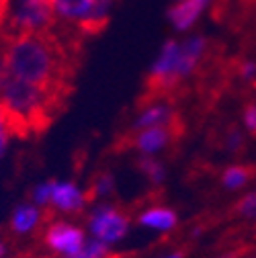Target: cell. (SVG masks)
<instances>
[{"mask_svg": "<svg viewBox=\"0 0 256 258\" xmlns=\"http://www.w3.org/2000/svg\"><path fill=\"white\" fill-rule=\"evenodd\" d=\"M172 3H178V0H172Z\"/></svg>", "mask_w": 256, "mask_h": 258, "instance_id": "cell-29", "label": "cell"}, {"mask_svg": "<svg viewBox=\"0 0 256 258\" xmlns=\"http://www.w3.org/2000/svg\"><path fill=\"white\" fill-rule=\"evenodd\" d=\"M244 142H246V132H244L242 127H230L228 134H226V140H223V144H226V150L230 154H238L244 148Z\"/></svg>", "mask_w": 256, "mask_h": 258, "instance_id": "cell-19", "label": "cell"}, {"mask_svg": "<svg viewBox=\"0 0 256 258\" xmlns=\"http://www.w3.org/2000/svg\"><path fill=\"white\" fill-rule=\"evenodd\" d=\"M138 225L154 234H170L178 225V213L168 205H150L140 211Z\"/></svg>", "mask_w": 256, "mask_h": 258, "instance_id": "cell-12", "label": "cell"}, {"mask_svg": "<svg viewBox=\"0 0 256 258\" xmlns=\"http://www.w3.org/2000/svg\"><path fill=\"white\" fill-rule=\"evenodd\" d=\"M9 3H11V0H0V31H3V25H5V17H7V11H9Z\"/></svg>", "mask_w": 256, "mask_h": 258, "instance_id": "cell-24", "label": "cell"}, {"mask_svg": "<svg viewBox=\"0 0 256 258\" xmlns=\"http://www.w3.org/2000/svg\"><path fill=\"white\" fill-rule=\"evenodd\" d=\"M31 203H35L41 209H47V205H49V180L39 182L33 190H31Z\"/></svg>", "mask_w": 256, "mask_h": 258, "instance_id": "cell-20", "label": "cell"}, {"mask_svg": "<svg viewBox=\"0 0 256 258\" xmlns=\"http://www.w3.org/2000/svg\"><path fill=\"white\" fill-rule=\"evenodd\" d=\"M55 33V17L49 0H11L0 35Z\"/></svg>", "mask_w": 256, "mask_h": 258, "instance_id": "cell-4", "label": "cell"}, {"mask_svg": "<svg viewBox=\"0 0 256 258\" xmlns=\"http://www.w3.org/2000/svg\"><path fill=\"white\" fill-rule=\"evenodd\" d=\"M176 111L166 99H150L144 103L136 117H134V129H146V127H174Z\"/></svg>", "mask_w": 256, "mask_h": 258, "instance_id": "cell-10", "label": "cell"}, {"mask_svg": "<svg viewBox=\"0 0 256 258\" xmlns=\"http://www.w3.org/2000/svg\"><path fill=\"white\" fill-rule=\"evenodd\" d=\"M43 221V209L37 207L35 203H21L13 209L11 213V232L17 236H29L33 234Z\"/></svg>", "mask_w": 256, "mask_h": 258, "instance_id": "cell-13", "label": "cell"}, {"mask_svg": "<svg viewBox=\"0 0 256 258\" xmlns=\"http://www.w3.org/2000/svg\"><path fill=\"white\" fill-rule=\"evenodd\" d=\"M238 76L244 82H256V59H242L238 66Z\"/></svg>", "mask_w": 256, "mask_h": 258, "instance_id": "cell-22", "label": "cell"}, {"mask_svg": "<svg viewBox=\"0 0 256 258\" xmlns=\"http://www.w3.org/2000/svg\"><path fill=\"white\" fill-rule=\"evenodd\" d=\"M90 201L88 190L72 180H49V205L51 211L61 215H74L86 209Z\"/></svg>", "mask_w": 256, "mask_h": 258, "instance_id": "cell-7", "label": "cell"}, {"mask_svg": "<svg viewBox=\"0 0 256 258\" xmlns=\"http://www.w3.org/2000/svg\"><path fill=\"white\" fill-rule=\"evenodd\" d=\"M7 256V242L0 238V258H5Z\"/></svg>", "mask_w": 256, "mask_h": 258, "instance_id": "cell-27", "label": "cell"}, {"mask_svg": "<svg viewBox=\"0 0 256 258\" xmlns=\"http://www.w3.org/2000/svg\"><path fill=\"white\" fill-rule=\"evenodd\" d=\"M9 142H11V136H3V138H0V160L5 158V154L9 150Z\"/></svg>", "mask_w": 256, "mask_h": 258, "instance_id": "cell-25", "label": "cell"}, {"mask_svg": "<svg viewBox=\"0 0 256 258\" xmlns=\"http://www.w3.org/2000/svg\"><path fill=\"white\" fill-rule=\"evenodd\" d=\"M88 234L80 228V225L66 221V219H57L51 221L45 234H43V244L47 246V250L59 258H72L80 252V248L84 246Z\"/></svg>", "mask_w": 256, "mask_h": 258, "instance_id": "cell-6", "label": "cell"}, {"mask_svg": "<svg viewBox=\"0 0 256 258\" xmlns=\"http://www.w3.org/2000/svg\"><path fill=\"white\" fill-rule=\"evenodd\" d=\"M115 186H117L115 176L111 172H101L94 176V180L88 188V195H90V199H107L115 192Z\"/></svg>", "mask_w": 256, "mask_h": 258, "instance_id": "cell-16", "label": "cell"}, {"mask_svg": "<svg viewBox=\"0 0 256 258\" xmlns=\"http://www.w3.org/2000/svg\"><path fill=\"white\" fill-rule=\"evenodd\" d=\"M13 134H17L15 132V123H13L11 115H9V111L5 109V105L0 103V138L3 136H13Z\"/></svg>", "mask_w": 256, "mask_h": 258, "instance_id": "cell-23", "label": "cell"}, {"mask_svg": "<svg viewBox=\"0 0 256 258\" xmlns=\"http://www.w3.org/2000/svg\"><path fill=\"white\" fill-rule=\"evenodd\" d=\"M174 140V127H146L138 129L132 138V146L140 152V156L158 158L170 148Z\"/></svg>", "mask_w": 256, "mask_h": 258, "instance_id": "cell-11", "label": "cell"}, {"mask_svg": "<svg viewBox=\"0 0 256 258\" xmlns=\"http://www.w3.org/2000/svg\"><path fill=\"white\" fill-rule=\"evenodd\" d=\"M209 258H236L234 252H223V254H215V256H209Z\"/></svg>", "mask_w": 256, "mask_h": 258, "instance_id": "cell-28", "label": "cell"}, {"mask_svg": "<svg viewBox=\"0 0 256 258\" xmlns=\"http://www.w3.org/2000/svg\"><path fill=\"white\" fill-rule=\"evenodd\" d=\"M158 258H182V252H168V254H162Z\"/></svg>", "mask_w": 256, "mask_h": 258, "instance_id": "cell-26", "label": "cell"}, {"mask_svg": "<svg viewBox=\"0 0 256 258\" xmlns=\"http://www.w3.org/2000/svg\"><path fill=\"white\" fill-rule=\"evenodd\" d=\"M86 230L90 238L105 242L107 246H115L130 232V215L121 211V207L103 201L90 209L86 217Z\"/></svg>", "mask_w": 256, "mask_h": 258, "instance_id": "cell-5", "label": "cell"}, {"mask_svg": "<svg viewBox=\"0 0 256 258\" xmlns=\"http://www.w3.org/2000/svg\"><path fill=\"white\" fill-rule=\"evenodd\" d=\"M242 129H244L246 134L256 136V103L248 105L242 111Z\"/></svg>", "mask_w": 256, "mask_h": 258, "instance_id": "cell-21", "label": "cell"}, {"mask_svg": "<svg viewBox=\"0 0 256 258\" xmlns=\"http://www.w3.org/2000/svg\"><path fill=\"white\" fill-rule=\"evenodd\" d=\"M61 94L63 92L11 76L0 63V103L9 111L15 123V132L45 125Z\"/></svg>", "mask_w": 256, "mask_h": 258, "instance_id": "cell-2", "label": "cell"}, {"mask_svg": "<svg viewBox=\"0 0 256 258\" xmlns=\"http://www.w3.org/2000/svg\"><path fill=\"white\" fill-rule=\"evenodd\" d=\"M111 254V246H107L105 242H99V240H94V238H86L84 246L80 248V252L72 258H109Z\"/></svg>", "mask_w": 256, "mask_h": 258, "instance_id": "cell-17", "label": "cell"}, {"mask_svg": "<svg viewBox=\"0 0 256 258\" xmlns=\"http://www.w3.org/2000/svg\"><path fill=\"white\" fill-rule=\"evenodd\" d=\"M219 180H221V186L226 188V190L238 192V190H242V188H246L250 184L252 172L244 164H230L228 168H223Z\"/></svg>", "mask_w": 256, "mask_h": 258, "instance_id": "cell-14", "label": "cell"}, {"mask_svg": "<svg viewBox=\"0 0 256 258\" xmlns=\"http://www.w3.org/2000/svg\"><path fill=\"white\" fill-rule=\"evenodd\" d=\"M254 84H256V82H254Z\"/></svg>", "mask_w": 256, "mask_h": 258, "instance_id": "cell-30", "label": "cell"}, {"mask_svg": "<svg viewBox=\"0 0 256 258\" xmlns=\"http://www.w3.org/2000/svg\"><path fill=\"white\" fill-rule=\"evenodd\" d=\"M236 215L246 221H256V188L248 190L236 203Z\"/></svg>", "mask_w": 256, "mask_h": 258, "instance_id": "cell-18", "label": "cell"}, {"mask_svg": "<svg viewBox=\"0 0 256 258\" xmlns=\"http://www.w3.org/2000/svg\"><path fill=\"white\" fill-rule=\"evenodd\" d=\"M0 63L7 74L63 92L68 80L66 41L49 35H0Z\"/></svg>", "mask_w": 256, "mask_h": 258, "instance_id": "cell-1", "label": "cell"}, {"mask_svg": "<svg viewBox=\"0 0 256 258\" xmlns=\"http://www.w3.org/2000/svg\"><path fill=\"white\" fill-rule=\"evenodd\" d=\"M49 3L55 17V31L86 35L101 31L109 23L117 0H49Z\"/></svg>", "mask_w": 256, "mask_h": 258, "instance_id": "cell-3", "label": "cell"}, {"mask_svg": "<svg viewBox=\"0 0 256 258\" xmlns=\"http://www.w3.org/2000/svg\"><path fill=\"white\" fill-rule=\"evenodd\" d=\"M138 168H140V172L148 178V182H150L152 186L164 184L166 174H168L164 162H162L160 158H154V156H140V160H138Z\"/></svg>", "mask_w": 256, "mask_h": 258, "instance_id": "cell-15", "label": "cell"}, {"mask_svg": "<svg viewBox=\"0 0 256 258\" xmlns=\"http://www.w3.org/2000/svg\"><path fill=\"white\" fill-rule=\"evenodd\" d=\"M213 7V0H178L168 9V23L178 35L190 33Z\"/></svg>", "mask_w": 256, "mask_h": 258, "instance_id": "cell-9", "label": "cell"}, {"mask_svg": "<svg viewBox=\"0 0 256 258\" xmlns=\"http://www.w3.org/2000/svg\"><path fill=\"white\" fill-rule=\"evenodd\" d=\"M209 53V39L201 33H186L180 37V51H178V84L188 80L199 66L205 61Z\"/></svg>", "mask_w": 256, "mask_h": 258, "instance_id": "cell-8", "label": "cell"}]
</instances>
